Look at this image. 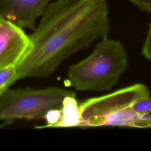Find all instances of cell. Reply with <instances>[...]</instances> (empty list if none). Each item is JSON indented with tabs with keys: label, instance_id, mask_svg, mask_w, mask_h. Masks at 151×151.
Returning <instances> with one entry per match:
<instances>
[{
	"label": "cell",
	"instance_id": "ba28073f",
	"mask_svg": "<svg viewBox=\"0 0 151 151\" xmlns=\"http://www.w3.org/2000/svg\"><path fill=\"white\" fill-rule=\"evenodd\" d=\"M16 81V67L0 69V91H5Z\"/></svg>",
	"mask_w": 151,
	"mask_h": 151
},
{
	"label": "cell",
	"instance_id": "8fae6325",
	"mask_svg": "<svg viewBox=\"0 0 151 151\" xmlns=\"http://www.w3.org/2000/svg\"><path fill=\"white\" fill-rule=\"evenodd\" d=\"M140 9L151 12V0H129Z\"/></svg>",
	"mask_w": 151,
	"mask_h": 151
},
{
	"label": "cell",
	"instance_id": "5b68a950",
	"mask_svg": "<svg viewBox=\"0 0 151 151\" xmlns=\"http://www.w3.org/2000/svg\"><path fill=\"white\" fill-rule=\"evenodd\" d=\"M31 48L29 36L23 28L0 19V69L17 66Z\"/></svg>",
	"mask_w": 151,
	"mask_h": 151
},
{
	"label": "cell",
	"instance_id": "6da1fadb",
	"mask_svg": "<svg viewBox=\"0 0 151 151\" xmlns=\"http://www.w3.org/2000/svg\"><path fill=\"white\" fill-rule=\"evenodd\" d=\"M29 36L31 48L16 66L17 80L47 77L74 53L108 36L106 0H56Z\"/></svg>",
	"mask_w": 151,
	"mask_h": 151
},
{
	"label": "cell",
	"instance_id": "7c38bea8",
	"mask_svg": "<svg viewBox=\"0 0 151 151\" xmlns=\"http://www.w3.org/2000/svg\"><path fill=\"white\" fill-rule=\"evenodd\" d=\"M3 92H4V91H0V96H1V94H2V93H3Z\"/></svg>",
	"mask_w": 151,
	"mask_h": 151
},
{
	"label": "cell",
	"instance_id": "30bf717a",
	"mask_svg": "<svg viewBox=\"0 0 151 151\" xmlns=\"http://www.w3.org/2000/svg\"><path fill=\"white\" fill-rule=\"evenodd\" d=\"M142 54L146 58L151 61V22L149 24L146 39L143 45Z\"/></svg>",
	"mask_w": 151,
	"mask_h": 151
},
{
	"label": "cell",
	"instance_id": "277c9868",
	"mask_svg": "<svg viewBox=\"0 0 151 151\" xmlns=\"http://www.w3.org/2000/svg\"><path fill=\"white\" fill-rule=\"evenodd\" d=\"M74 91L60 87L42 88H7L0 96V121L45 117L50 111L60 109Z\"/></svg>",
	"mask_w": 151,
	"mask_h": 151
},
{
	"label": "cell",
	"instance_id": "4fadbf2b",
	"mask_svg": "<svg viewBox=\"0 0 151 151\" xmlns=\"http://www.w3.org/2000/svg\"><path fill=\"white\" fill-rule=\"evenodd\" d=\"M1 18H2V17L0 16V19H1Z\"/></svg>",
	"mask_w": 151,
	"mask_h": 151
},
{
	"label": "cell",
	"instance_id": "3957f363",
	"mask_svg": "<svg viewBox=\"0 0 151 151\" xmlns=\"http://www.w3.org/2000/svg\"><path fill=\"white\" fill-rule=\"evenodd\" d=\"M150 96L147 87L137 83L111 93L90 98L79 103L78 127L126 126L151 127V115H141L132 109L135 102Z\"/></svg>",
	"mask_w": 151,
	"mask_h": 151
},
{
	"label": "cell",
	"instance_id": "52a82bcc",
	"mask_svg": "<svg viewBox=\"0 0 151 151\" xmlns=\"http://www.w3.org/2000/svg\"><path fill=\"white\" fill-rule=\"evenodd\" d=\"M76 96H68L59 109V118L54 127H78L80 122L79 103Z\"/></svg>",
	"mask_w": 151,
	"mask_h": 151
},
{
	"label": "cell",
	"instance_id": "7a4b0ae2",
	"mask_svg": "<svg viewBox=\"0 0 151 151\" xmlns=\"http://www.w3.org/2000/svg\"><path fill=\"white\" fill-rule=\"evenodd\" d=\"M128 63L123 44L104 38L87 57L69 67L67 81L77 90H109L119 83Z\"/></svg>",
	"mask_w": 151,
	"mask_h": 151
},
{
	"label": "cell",
	"instance_id": "8992f818",
	"mask_svg": "<svg viewBox=\"0 0 151 151\" xmlns=\"http://www.w3.org/2000/svg\"><path fill=\"white\" fill-rule=\"evenodd\" d=\"M51 0H0V16L22 28L34 31Z\"/></svg>",
	"mask_w": 151,
	"mask_h": 151
},
{
	"label": "cell",
	"instance_id": "9c48e42d",
	"mask_svg": "<svg viewBox=\"0 0 151 151\" xmlns=\"http://www.w3.org/2000/svg\"><path fill=\"white\" fill-rule=\"evenodd\" d=\"M132 109L139 114H149L151 113V97L149 96L139 99L134 103Z\"/></svg>",
	"mask_w": 151,
	"mask_h": 151
}]
</instances>
